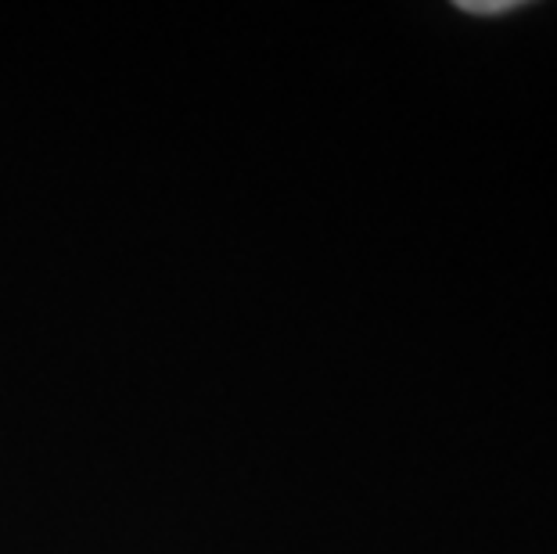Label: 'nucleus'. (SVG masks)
Instances as JSON below:
<instances>
[{"label": "nucleus", "mask_w": 557, "mask_h": 554, "mask_svg": "<svg viewBox=\"0 0 557 554\" xmlns=\"http://www.w3.org/2000/svg\"><path fill=\"white\" fill-rule=\"evenodd\" d=\"M460 11H468V15H504V11H518L521 4L518 0H460L457 4Z\"/></svg>", "instance_id": "1"}]
</instances>
